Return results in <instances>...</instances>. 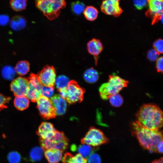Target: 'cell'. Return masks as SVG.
I'll return each mask as SVG.
<instances>
[{
	"mask_svg": "<svg viewBox=\"0 0 163 163\" xmlns=\"http://www.w3.org/2000/svg\"><path fill=\"white\" fill-rule=\"evenodd\" d=\"M136 116V121L146 129L159 130L163 126V112L154 104L143 105L138 111Z\"/></svg>",
	"mask_w": 163,
	"mask_h": 163,
	"instance_id": "1",
	"label": "cell"
},
{
	"mask_svg": "<svg viewBox=\"0 0 163 163\" xmlns=\"http://www.w3.org/2000/svg\"><path fill=\"white\" fill-rule=\"evenodd\" d=\"M132 134L137 138L140 145L151 153H157V145L163 139V133L159 130L145 128L136 121L132 125Z\"/></svg>",
	"mask_w": 163,
	"mask_h": 163,
	"instance_id": "2",
	"label": "cell"
},
{
	"mask_svg": "<svg viewBox=\"0 0 163 163\" xmlns=\"http://www.w3.org/2000/svg\"><path fill=\"white\" fill-rule=\"evenodd\" d=\"M128 83V81L117 75H110L108 82L103 84L100 87L99 94L102 99L107 100L111 96L118 94Z\"/></svg>",
	"mask_w": 163,
	"mask_h": 163,
	"instance_id": "3",
	"label": "cell"
},
{
	"mask_svg": "<svg viewBox=\"0 0 163 163\" xmlns=\"http://www.w3.org/2000/svg\"><path fill=\"white\" fill-rule=\"evenodd\" d=\"M59 91L60 95L69 104L81 102L85 91L74 80L69 81L66 88Z\"/></svg>",
	"mask_w": 163,
	"mask_h": 163,
	"instance_id": "4",
	"label": "cell"
},
{
	"mask_svg": "<svg viewBox=\"0 0 163 163\" xmlns=\"http://www.w3.org/2000/svg\"><path fill=\"white\" fill-rule=\"evenodd\" d=\"M39 142L41 147L44 150L50 149H56L62 152L68 148L69 140L64 133L56 130L53 136L47 139L40 138Z\"/></svg>",
	"mask_w": 163,
	"mask_h": 163,
	"instance_id": "5",
	"label": "cell"
},
{
	"mask_svg": "<svg viewBox=\"0 0 163 163\" xmlns=\"http://www.w3.org/2000/svg\"><path fill=\"white\" fill-rule=\"evenodd\" d=\"M109 139L100 129L91 127L81 141L82 144L97 146L108 142Z\"/></svg>",
	"mask_w": 163,
	"mask_h": 163,
	"instance_id": "6",
	"label": "cell"
},
{
	"mask_svg": "<svg viewBox=\"0 0 163 163\" xmlns=\"http://www.w3.org/2000/svg\"><path fill=\"white\" fill-rule=\"evenodd\" d=\"M37 7L50 20L57 18L60 9L56 0H35Z\"/></svg>",
	"mask_w": 163,
	"mask_h": 163,
	"instance_id": "7",
	"label": "cell"
},
{
	"mask_svg": "<svg viewBox=\"0 0 163 163\" xmlns=\"http://www.w3.org/2000/svg\"><path fill=\"white\" fill-rule=\"evenodd\" d=\"M27 79V91L26 96L32 102H36L41 96L42 85L37 75L31 73Z\"/></svg>",
	"mask_w": 163,
	"mask_h": 163,
	"instance_id": "8",
	"label": "cell"
},
{
	"mask_svg": "<svg viewBox=\"0 0 163 163\" xmlns=\"http://www.w3.org/2000/svg\"><path fill=\"white\" fill-rule=\"evenodd\" d=\"M37 102V108L43 118L48 120L55 117L56 109L50 99L41 95Z\"/></svg>",
	"mask_w": 163,
	"mask_h": 163,
	"instance_id": "9",
	"label": "cell"
},
{
	"mask_svg": "<svg viewBox=\"0 0 163 163\" xmlns=\"http://www.w3.org/2000/svg\"><path fill=\"white\" fill-rule=\"evenodd\" d=\"M148 9L146 15L152 19L154 24L160 20L163 14V0H148Z\"/></svg>",
	"mask_w": 163,
	"mask_h": 163,
	"instance_id": "10",
	"label": "cell"
},
{
	"mask_svg": "<svg viewBox=\"0 0 163 163\" xmlns=\"http://www.w3.org/2000/svg\"><path fill=\"white\" fill-rule=\"evenodd\" d=\"M37 75L42 85L54 86L56 79V72L53 67L46 66Z\"/></svg>",
	"mask_w": 163,
	"mask_h": 163,
	"instance_id": "11",
	"label": "cell"
},
{
	"mask_svg": "<svg viewBox=\"0 0 163 163\" xmlns=\"http://www.w3.org/2000/svg\"><path fill=\"white\" fill-rule=\"evenodd\" d=\"M120 0H104L102 2L101 9L105 14L115 17L120 16L123 10L119 5Z\"/></svg>",
	"mask_w": 163,
	"mask_h": 163,
	"instance_id": "12",
	"label": "cell"
},
{
	"mask_svg": "<svg viewBox=\"0 0 163 163\" xmlns=\"http://www.w3.org/2000/svg\"><path fill=\"white\" fill-rule=\"evenodd\" d=\"M27 86V78L19 77L11 82L10 85V89L15 96H26Z\"/></svg>",
	"mask_w": 163,
	"mask_h": 163,
	"instance_id": "13",
	"label": "cell"
},
{
	"mask_svg": "<svg viewBox=\"0 0 163 163\" xmlns=\"http://www.w3.org/2000/svg\"><path fill=\"white\" fill-rule=\"evenodd\" d=\"M56 130L53 125L48 122H42L37 131V134L40 138L47 139L51 138L54 135Z\"/></svg>",
	"mask_w": 163,
	"mask_h": 163,
	"instance_id": "14",
	"label": "cell"
},
{
	"mask_svg": "<svg viewBox=\"0 0 163 163\" xmlns=\"http://www.w3.org/2000/svg\"><path fill=\"white\" fill-rule=\"evenodd\" d=\"M103 46L100 40L93 38L87 43V49L89 53L94 56L95 64H97L98 55L103 50Z\"/></svg>",
	"mask_w": 163,
	"mask_h": 163,
	"instance_id": "15",
	"label": "cell"
},
{
	"mask_svg": "<svg viewBox=\"0 0 163 163\" xmlns=\"http://www.w3.org/2000/svg\"><path fill=\"white\" fill-rule=\"evenodd\" d=\"M55 108L56 114L61 115L66 112L67 108L66 101L59 94H56L50 99Z\"/></svg>",
	"mask_w": 163,
	"mask_h": 163,
	"instance_id": "16",
	"label": "cell"
},
{
	"mask_svg": "<svg viewBox=\"0 0 163 163\" xmlns=\"http://www.w3.org/2000/svg\"><path fill=\"white\" fill-rule=\"evenodd\" d=\"M62 152L59 150L50 149L45 150L44 155L49 163H58L62 158Z\"/></svg>",
	"mask_w": 163,
	"mask_h": 163,
	"instance_id": "17",
	"label": "cell"
},
{
	"mask_svg": "<svg viewBox=\"0 0 163 163\" xmlns=\"http://www.w3.org/2000/svg\"><path fill=\"white\" fill-rule=\"evenodd\" d=\"M63 163H87L86 158L78 153L73 155L69 152H66L62 159Z\"/></svg>",
	"mask_w": 163,
	"mask_h": 163,
	"instance_id": "18",
	"label": "cell"
},
{
	"mask_svg": "<svg viewBox=\"0 0 163 163\" xmlns=\"http://www.w3.org/2000/svg\"><path fill=\"white\" fill-rule=\"evenodd\" d=\"M10 23L11 28L15 31L22 30L25 27L26 24L25 18L20 16L13 17L11 20Z\"/></svg>",
	"mask_w": 163,
	"mask_h": 163,
	"instance_id": "19",
	"label": "cell"
},
{
	"mask_svg": "<svg viewBox=\"0 0 163 163\" xmlns=\"http://www.w3.org/2000/svg\"><path fill=\"white\" fill-rule=\"evenodd\" d=\"M29 99L26 96H17L14 100V104L18 110L22 111L29 107Z\"/></svg>",
	"mask_w": 163,
	"mask_h": 163,
	"instance_id": "20",
	"label": "cell"
},
{
	"mask_svg": "<svg viewBox=\"0 0 163 163\" xmlns=\"http://www.w3.org/2000/svg\"><path fill=\"white\" fill-rule=\"evenodd\" d=\"M85 80L87 82L93 83L96 82L99 78L98 72L92 68L88 69L85 72L84 75Z\"/></svg>",
	"mask_w": 163,
	"mask_h": 163,
	"instance_id": "21",
	"label": "cell"
},
{
	"mask_svg": "<svg viewBox=\"0 0 163 163\" xmlns=\"http://www.w3.org/2000/svg\"><path fill=\"white\" fill-rule=\"evenodd\" d=\"M30 69L29 63L27 61L23 60L18 62L14 69L18 75L24 76L29 72Z\"/></svg>",
	"mask_w": 163,
	"mask_h": 163,
	"instance_id": "22",
	"label": "cell"
},
{
	"mask_svg": "<svg viewBox=\"0 0 163 163\" xmlns=\"http://www.w3.org/2000/svg\"><path fill=\"white\" fill-rule=\"evenodd\" d=\"M44 151L41 147L36 146L33 148L30 152L31 161L35 162L41 160L43 156Z\"/></svg>",
	"mask_w": 163,
	"mask_h": 163,
	"instance_id": "23",
	"label": "cell"
},
{
	"mask_svg": "<svg viewBox=\"0 0 163 163\" xmlns=\"http://www.w3.org/2000/svg\"><path fill=\"white\" fill-rule=\"evenodd\" d=\"M97 9L92 6H88L84 11L85 18L89 21H93L97 18L98 14Z\"/></svg>",
	"mask_w": 163,
	"mask_h": 163,
	"instance_id": "24",
	"label": "cell"
},
{
	"mask_svg": "<svg viewBox=\"0 0 163 163\" xmlns=\"http://www.w3.org/2000/svg\"><path fill=\"white\" fill-rule=\"evenodd\" d=\"M16 73L15 69L9 66H5L2 70L3 77L8 80H11L14 78L16 75Z\"/></svg>",
	"mask_w": 163,
	"mask_h": 163,
	"instance_id": "25",
	"label": "cell"
},
{
	"mask_svg": "<svg viewBox=\"0 0 163 163\" xmlns=\"http://www.w3.org/2000/svg\"><path fill=\"white\" fill-rule=\"evenodd\" d=\"M26 0H11L10 6L12 9L16 11L24 10L27 5Z\"/></svg>",
	"mask_w": 163,
	"mask_h": 163,
	"instance_id": "26",
	"label": "cell"
},
{
	"mask_svg": "<svg viewBox=\"0 0 163 163\" xmlns=\"http://www.w3.org/2000/svg\"><path fill=\"white\" fill-rule=\"evenodd\" d=\"M77 151L79 154L86 158L92 153L93 149L91 146L85 144H82L78 146Z\"/></svg>",
	"mask_w": 163,
	"mask_h": 163,
	"instance_id": "27",
	"label": "cell"
},
{
	"mask_svg": "<svg viewBox=\"0 0 163 163\" xmlns=\"http://www.w3.org/2000/svg\"><path fill=\"white\" fill-rule=\"evenodd\" d=\"M69 82L68 78L64 75H61L56 78L55 84L58 90L66 88Z\"/></svg>",
	"mask_w": 163,
	"mask_h": 163,
	"instance_id": "28",
	"label": "cell"
},
{
	"mask_svg": "<svg viewBox=\"0 0 163 163\" xmlns=\"http://www.w3.org/2000/svg\"><path fill=\"white\" fill-rule=\"evenodd\" d=\"M71 8L74 13L77 15H79L85 9V5L84 3L80 1L74 2L71 4Z\"/></svg>",
	"mask_w": 163,
	"mask_h": 163,
	"instance_id": "29",
	"label": "cell"
},
{
	"mask_svg": "<svg viewBox=\"0 0 163 163\" xmlns=\"http://www.w3.org/2000/svg\"><path fill=\"white\" fill-rule=\"evenodd\" d=\"M111 104L115 107H119L123 104V100L122 97L118 94L111 96L109 98Z\"/></svg>",
	"mask_w": 163,
	"mask_h": 163,
	"instance_id": "30",
	"label": "cell"
},
{
	"mask_svg": "<svg viewBox=\"0 0 163 163\" xmlns=\"http://www.w3.org/2000/svg\"><path fill=\"white\" fill-rule=\"evenodd\" d=\"M7 159L10 163H20L21 160V157L17 151H12L8 154Z\"/></svg>",
	"mask_w": 163,
	"mask_h": 163,
	"instance_id": "31",
	"label": "cell"
},
{
	"mask_svg": "<svg viewBox=\"0 0 163 163\" xmlns=\"http://www.w3.org/2000/svg\"><path fill=\"white\" fill-rule=\"evenodd\" d=\"M53 86H46L42 85L41 88V95L48 98H51L54 92Z\"/></svg>",
	"mask_w": 163,
	"mask_h": 163,
	"instance_id": "32",
	"label": "cell"
},
{
	"mask_svg": "<svg viewBox=\"0 0 163 163\" xmlns=\"http://www.w3.org/2000/svg\"><path fill=\"white\" fill-rule=\"evenodd\" d=\"M153 46L158 53H163V39L159 38L155 41Z\"/></svg>",
	"mask_w": 163,
	"mask_h": 163,
	"instance_id": "33",
	"label": "cell"
},
{
	"mask_svg": "<svg viewBox=\"0 0 163 163\" xmlns=\"http://www.w3.org/2000/svg\"><path fill=\"white\" fill-rule=\"evenodd\" d=\"M11 99L10 97L5 96L0 93V111L7 107V104Z\"/></svg>",
	"mask_w": 163,
	"mask_h": 163,
	"instance_id": "34",
	"label": "cell"
},
{
	"mask_svg": "<svg viewBox=\"0 0 163 163\" xmlns=\"http://www.w3.org/2000/svg\"><path fill=\"white\" fill-rule=\"evenodd\" d=\"M87 161V163H101V158L97 154L93 153L88 156Z\"/></svg>",
	"mask_w": 163,
	"mask_h": 163,
	"instance_id": "35",
	"label": "cell"
},
{
	"mask_svg": "<svg viewBox=\"0 0 163 163\" xmlns=\"http://www.w3.org/2000/svg\"><path fill=\"white\" fill-rule=\"evenodd\" d=\"M159 55L155 50L151 49L147 53V58L151 61H154L158 59Z\"/></svg>",
	"mask_w": 163,
	"mask_h": 163,
	"instance_id": "36",
	"label": "cell"
},
{
	"mask_svg": "<svg viewBox=\"0 0 163 163\" xmlns=\"http://www.w3.org/2000/svg\"><path fill=\"white\" fill-rule=\"evenodd\" d=\"M134 5L138 9L143 8L147 4L148 0H133Z\"/></svg>",
	"mask_w": 163,
	"mask_h": 163,
	"instance_id": "37",
	"label": "cell"
},
{
	"mask_svg": "<svg viewBox=\"0 0 163 163\" xmlns=\"http://www.w3.org/2000/svg\"><path fill=\"white\" fill-rule=\"evenodd\" d=\"M156 67L158 72L163 73V56L157 59L156 63Z\"/></svg>",
	"mask_w": 163,
	"mask_h": 163,
	"instance_id": "38",
	"label": "cell"
},
{
	"mask_svg": "<svg viewBox=\"0 0 163 163\" xmlns=\"http://www.w3.org/2000/svg\"><path fill=\"white\" fill-rule=\"evenodd\" d=\"M10 22L9 18L5 14L0 15V25L5 26Z\"/></svg>",
	"mask_w": 163,
	"mask_h": 163,
	"instance_id": "39",
	"label": "cell"
},
{
	"mask_svg": "<svg viewBox=\"0 0 163 163\" xmlns=\"http://www.w3.org/2000/svg\"><path fill=\"white\" fill-rule=\"evenodd\" d=\"M157 153L163 154V139L158 143L157 148Z\"/></svg>",
	"mask_w": 163,
	"mask_h": 163,
	"instance_id": "40",
	"label": "cell"
},
{
	"mask_svg": "<svg viewBox=\"0 0 163 163\" xmlns=\"http://www.w3.org/2000/svg\"><path fill=\"white\" fill-rule=\"evenodd\" d=\"M151 163H163V157L154 160Z\"/></svg>",
	"mask_w": 163,
	"mask_h": 163,
	"instance_id": "41",
	"label": "cell"
},
{
	"mask_svg": "<svg viewBox=\"0 0 163 163\" xmlns=\"http://www.w3.org/2000/svg\"><path fill=\"white\" fill-rule=\"evenodd\" d=\"M161 20V23L163 24V14L161 17L160 20Z\"/></svg>",
	"mask_w": 163,
	"mask_h": 163,
	"instance_id": "42",
	"label": "cell"
}]
</instances>
